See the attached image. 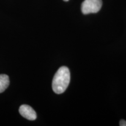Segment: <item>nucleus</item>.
<instances>
[{"mask_svg":"<svg viewBox=\"0 0 126 126\" xmlns=\"http://www.w3.org/2000/svg\"><path fill=\"white\" fill-rule=\"evenodd\" d=\"M70 82V72L67 67H61L55 74L52 81V89L57 94L65 92Z\"/></svg>","mask_w":126,"mask_h":126,"instance_id":"obj_1","label":"nucleus"},{"mask_svg":"<svg viewBox=\"0 0 126 126\" xmlns=\"http://www.w3.org/2000/svg\"><path fill=\"white\" fill-rule=\"evenodd\" d=\"M102 6V0H85L81 5L82 12L85 15L97 13Z\"/></svg>","mask_w":126,"mask_h":126,"instance_id":"obj_2","label":"nucleus"},{"mask_svg":"<svg viewBox=\"0 0 126 126\" xmlns=\"http://www.w3.org/2000/svg\"><path fill=\"white\" fill-rule=\"evenodd\" d=\"M20 115L29 120H34L37 118V114L32 107L27 105H22L19 109Z\"/></svg>","mask_w":126,"mask_h":126,"instance_id":"obj_3","label":"nucleus"},{"mask_svg":"<svg viewBox=\"0 0 126 126\" xmlns=\"http://www.w3.org/2000/svg\"><path fill=\"white\" fill-rule=\"evenodd\" d=\"M9 85V77L5 74L0 75V93L5 91Z\"/></svg>","mask_w":126,"mask_h":126,"instance_id":"obj_4","label":"nucleus"},{"mask_svg":"<svg viewBox=\"0 0 126 126\" xmlns=\"http://www.w3.org/2000/svg\"><path fill=\"white\" fill-rule=\"evenodd\" d=\"M119 125L120 126H126V121L124 120H121L120 121Z\"/></svg>","mask_w":126,"mask_h":126,"instance_id":"obj_5","label":"nucleus"},{"mask_svg":"<svg viewBox=\"0 0 126 126\" xmlns=\"http://www.w3.org/2000/svg\"><path fill=\"white\" fill-rule=\"evenodd\" d=\"M64 1H69V0H64Z\"/></svg>","mask_w":126,"mask_h":126,"instance_id":"obj_6","label":"nucleus"}]
</instances>
